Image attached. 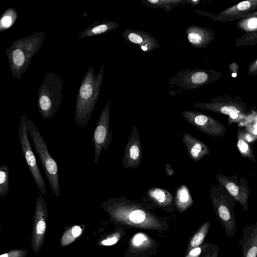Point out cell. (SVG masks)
Returning <instances> with one entry per match:
<instances>
[{
    "label": "cell",
    "instance_id": "obj_17",
    "mask_svg": "<svg viewBox=\"0 0 257 257\" xmlns=\"http://www.w3.org/2000/svg\"><path fill=\"white\" fill-rule=\"evenodd\" d=\"M214 31L210 28L192 25L186 29L189 43L196 48H206L214 38Z\"/></svg>",
    "mask_w": 257,
    "mask_h": 257
},
{
    "label": "cell",
    "instance_id": "obj_28",
    "mask_svg": "<svg viewBox=\"0 0 257 257\" xmlns=\"http://www.w3.org/2000/svg\"><path fill=\"white\" fill-rule=\"evenodd\" d=\"M236 26L246 33L257 31V17L240 19L238 21Z\"/></svg>",
    "mask_w": 257,
    "mask_h": 257
},
{
    "label": "cell",
    "instance_id": "obj_7",
    "mask_svg": "<svg viewBox=\"0 0 257 257\" xmlns=\"http://www.w3.org/2000/svg\"><path fill=\"white\" fill-rule=\"evenodd\" d=\"M25 116L22 114L20 117L18 132L19 140L29 171L39 191L42 195L45 196L46 194L45 181L39 168L36 158L28 138V132L25 121Z\"/></svg>",
    "mask_w": 257,
    "mask_h": 257
},
{
    "label": "cell",
    "instance_id": "obj_6",
    "mask_svg": "<svg viewBox=\"0 0 257 257\" xmlns=\"http://www.w3.org/2000/svg\"><path fill=\"white\" fill-rule=\"evenodd\" d=\"M63 80L59 75L49 72L44 77L38 94L39 112L44 119L51 118L62 100Z\"/></svg>",
    "mask_w": 257,
    "mask_h": 257
},
{
    "label": "cell",
    "instance_id": "obj_19",
    "mask_svg": "<svg viewBox=\"0 0 257 257\" xmlns=\"http://www.w3.org/2000/svg\"><path fill=\"white\" fill-rule=\"evenodd\" d=\"M142 149L139 136L133 135L126 146L123 165L125 168H135L140 163L142 157Z\"/></svg>",
    "mask_w": 257,
    "mask_h": 257
},
{
    "label": "cell",
    "instance_id": "obj_14",
    "mask_svg": "<svg viewBox=\"0 0 257 257\" xmlns=\"http://www.w3.org/2000/svg\"><path fill=\"white\" fill-rule=\"evenodd\" d=\"M256 11L257 0H248L233 5L217 15L196 9L195 12L201 16L208 17L213 21L226 22L235 21L241 15L250 14Z\"/></svg>",
    "mask_w": 257,
    "mask_h": 257
},
{
    "label": "cell",
    "instance_id": "obj_37",
    "mask_svg": "<svg viewBox=\"0 0 257 257\" xmlns=\"http://www.w3.org/2000/svg\"><path fill=\"white\" fill-rule=\"evenodd\" d=\"M257 17V11L255 12H252L251 13H250V14L241 15V16L238 17L237 18L236 20H239L240 19H245V18H249V17Z\"/></svg>",
    "mask_w": 257,
    "mask_h": 257
},
{
    "label": "cell",
    "instance_id": "obj_24",
    "mask_svg": "<svg viewBox=\"0 0 257 257\" xmlns=\"http://www.w3.org/2000/svg\"><path fill=\"white\" fill-rule=\"evenodd\" d=\"M110 232L105 233L98 240L99 246H111L116 244L126 235L125 227L118 226Z\"/></svg>",
    "mask_w": 257,
    "mask_h": 257
},
{
    "label": "cell",
    "instance_id": "obj_22",
    "mask_svg": "<svg viewBox=\"0 0 257 257\" xmlns=\"http://www.w3.org/2000/svg\"><path fill=\"white\" fill-rule=\"evenodd\" d=\"M210 221L207 220L196 230L193 233L187 244L186 253L194 248L202 245L208 233L210 227Z\"/></svg>",
    "mask_w": 257,
    "mask_h": 257
},
{
    "label": "cell",
    "instance_id": "obj_21",
    "mask_svg": "<svg viewBox=\"0 0 257 257\" xmlns=\"http://www.w3.org/2000/svg\"><path fill=\"white\" fill-rule=\"evenodd\" d=\"M183 140L188 154L194 161H197L209 154L208 148L205 144L189 134H184Z\"/></svg>",
    "mask_w": 257,
    "mask_h": 257
},
{
    "label": "cell",
    "instance_id": "obj_18",
    "mask_svg": "<svg viewBox=\"0 0 257 257\" xmlns=\"http://www.w3.org/2000/svg\"><path fill=\"white\" fill-rule=\"evenodd\" d=\"M242 233L238 244L241 247L242 257H257V222L244 227Z\"/></svg>",
    "mask_w": 257,
    "mask_h": 257
},
{
    "label": "cell",
    "instance_id": "obj_23",
    "mask_svg": "<svg viewBox=\"0 0 257 257\" xmlns=\"http://www.w3.org/2000/svg\"><path fill=\"white\" fill-rule=\"evenodd\" d=\"M142 3L148 8L163 9L170 13L173 8L188 4V0H142Z\"/></svg>",
    "mask_w": 257,
    "mask_h": 257
},
{
    "label": "cell",
    "instance_id": "obj_31",
    "mask_svg": "<svg viewBox=\"0 0 257 257\" xmlns=\"http://www.w3.org/2000/svg\"><path fill=\"white\" fill-rule=\"evenodd\" d=\"M213 243L205 242L202 245L194 248L189 251L184 257H200L202 254L208 250Z\"/></svg>",
    "mask_w": 257,
    "mask_h": 257
},
{
    "label": "cell",
    "instance_id": "obj_34",
    "mask_svg": "<svg viewBox=\"0 0 257 257\" xmlns=\"http://www.w3.org/2000/svg\"><path fill=\"white\" fill-rule=\"evenodd\" d=\"M28 254V251L26 249H12L1 254L0 257H26Z\"/></svg>",
    "mask_w": 257,
    "mask_h": 257
},
{
    "label": "cell",
    "instance_id": "obj_35",
    "mask_svg": "<svg viewBox=\"0 0 257 257\" xmlns=\"http://www.w3.org/2000/svg\"><path fill=\"white\" fill-rule=\"evenodd\" d=\"M219 249L217 245L213 246L206 252L202 254L200 257H218Z\"/></svg>",
    "mask_w": 257,
    "mask_h": 257
},
{
    "label": "cell",
    "instance_id": "obj_16",
    "mask_svg": "<svg viewBox=\"0 0 257 257\" xmlns=\"http://www.w3.org/2000/svg\"><path fill=\"white\" fill-rule=\"evenodd\" d=\"M216 177L218 182L226 188L233 198L241 205L244 211H246L248 209L247 201L249 194L247 186L223 175H217Z\"/></svg>",
    "mask_w": 257,
    "mask_h": 257
},
{
    "label": "cell",
    "instance_id": "obj_3",
    "mask_svg": "<svg viewBox=\"0 0 257 257\" xmlns=\"http://www.w3.org/2000/svg\"><path fill=\"white\" fill-rule=\"evenodd\" d=\"M45 38L42 31L13 41L6 50L12 77L21 80L34 56L39 51Z\"/></svg>",
    "mask_w": 257,
    "mask_h": 257
},
{
    "label": "cell",
    "instance_id": "obj_1",
    "mask_svg": "<svg viewBox=\"0 0 257 257\" xmlns=\"http://www.w3.org/2000/svg\"><path fill=\"white\" fill-rule=\"evenodd\" d=\"M100 207L109 215L110 222L116 226L159 232L166 231L169 227L165 220L136 205L108 200Z\"/></svg>",
    "mask_w": 257,
    "mask_h": 257
},
{
    "label": "cell",
    "instance_id": "obj_38",
    "mask_svg": "<svg viewBox=\"0 0 257 257\" xmlns=\"http://www.w3.org/2000/svg\"><path fill=\"white\" fill-rule=\"evenodd\" d=\"M200 3V0H188V4L191 5L193 7L199 5Z\"/></svg>",
    "mask_w": 257,
    "mask_h": 257
},
{
    "label": "cell",
    "instance_id": "obj_30",
    "mask_svg": "<svg viewBox=\"0 0 257 257\" xmlns=\"http://www.w3.org/2000/svg\"><path fill=\"white\" fill-rule=\"evenodd\" d=\"M151 196L162 206H168L172 202L170 196H168L164 190L160 189H155L152 191Z\"/></svg>",
    "mask_w": 257,
    "mask_h": 257
},
{
    "label": "cell",
    "instance_id": "obj_26",
    "mask_svg": "<svg viewBox=\"0 0 257 257\" xmlns=\"http://www.w3.org/2000/svg\"><path fill=\"white\" fill-rule=\"evenodd\" d=\"M17 18V11L14 8L6 10L3 14L0 20V31L10 28L16 22Z\"/></svg>",
    "mask_w": 257,
    "mask_h": 257
},
{
    "label": "cell",
    "instance_id": "obj_4",
    "mask_svg": "<svg viewBox=\"0 0 257 257\" xmlns=\"http://www.w3.org/2000/svg\"><path fill=\"white\" fill-rule=\"evenodd\" d=\"M28 134L32 141L35 150L41 161L52 193L57 197L60 196V185L57 162L50 154L47 146L37 126L32 120L25 117Z\"/></svg>",
    "mask_w": 257,
    "mask_h": 257
},
{
    "label": "cell",
    "instance_id": "obj_29",
    "mask_svg": "<svg viewBox=\"0 0 257 257\" xmlns=\"http://www.w3.org/2000/svg\"><path fill=\"white\" fill-rule=\"evenodd\" d=\"M191 205V200L187 190L182 188L178 193L177 199V206L178 210L183 212Z\"/></svg>",
    "mask_w": 257,
    "mask_h": 257
},
{
    "label": "cell",
    "instance_id": "obj_33",
    "mask_svg": "<svg viewBox=\"0 0 257 257\" xmlns=\"http://www.w3.org/2000/svg\"><path fill=\"white\" fill-rule=\"evenodd\" d=\"M236 42V46L252 45L253 41L257 42V31L246 33L239 38Z\"/></svg>",
    "mask_w": 257,
    "mask_h": 257
},
{
    "label": "cell",
    "instance_id": "obj_2",
    "mask_svg": "<svg viewBox=\"0 0 257 257\" xmlns=\"http://www.w3.org/2000/svg\"><path fill=\"white\" fill-rule=\"evenodd\" d=\"M104 69L103 64L95 75L93 67H90L80 84L75 110V121L79 126H85L91 116L100 93Z\"/></svg>",
    "mask_w": 257,
    "mask_h": 257
},
{
    "label": "cell",
    "instance_id": "obj_5",
    "mask_svg": "<svg viewBox=\"0 0 257 257\" xmlns=\"http://www.w3.org/2000/svg\"><path fill=\"white\" fill-rule=\"evenodd\" d=\"M223 75L222 73L212 69L181 68L169 79L168 85L171 89L169 93L174 97L184 90L207 85Z\"/></svg>",
    "mask_w": 257,
    "mask_h": 257
},
{
    "label": "cell",
    "instance_id": "obj_11",
    "mask_svg": "<svg viewBox=\"0 0 257 257\" xmlns=\"http://www.w3.org/2000/svg\"><path fill=\"white\" fill-rule=\"evenodd\" d=\"M211 200L215 215L227 236H234L236 230V222L233 204L222 194L213 196Z\"/></svg>",
    "mask_w": 257,
    "mask_h": 257
},
{
    "label": "cell",
    "instance_id": "obj_36",
    "mask_svg": "<svg viewBox=\"0 0 257 257\" xmlns=\"http://www.w3.org/2000/svg\"><path fill=\"white\" fill-rule=\"evenodd\" d=\"M247 72L249 75H257V59L253 61L250 64L248 68Z\"/></svg>",
    "mask_w": 257,
    "mask_h": 257
},
{
    "label": "cell",
    "instance_id": "obj_8",
    "mask_svg": "<svg viewBox=\"0 0 257 257\" xmlns=\"http://www.w3.org/2000/svg\"><path fill=\"white\" fill-rule=\"evenodd\" d=\"M210 102L195 103V107L227 115L233 119L241 118L247 111L246 104L229 95L218 96L210 99Z\"/></svg>",
    "mask_w": 257,
    "mask_h": 257
},
{
    "label": "cell",
    "instance_id": "obj_20",
    "mask_svg": "<svg viewBox=\"0 0 257 257\" xmlns=\"http://www.w3.org/2000/svg\"><path fill=\"white\" fill-rule=\"evenodd\" d=\"M119 26V23L115 21H98L83 30L78 36V38H84L104 34L116 29Z\"/></svg>",
    "mask_w": 257,
    "mask_h": 257
},
{
    "label": "cell",
    "instance_id": "obj_25",
    "mask_svg": "<svg viewBox=\"0 0 257 257\" xmlns=\"http://www.w3.org/2000/svg\"><path fill=\"white\" fill-rule=\"evenodd\" d=\"M82 233L80 226L75 225L67 228L63 233L60 239V246L64 247L74 242Z\"/></svg>",
    "mask_w": 257,
    "mask_h": 257
},
{
    "label": "cell",
    "instance_id": "obj_32",
    "mask_svg": "<svg viewBox=\"0 0 257 257\" xmlns=\"http://www.w3.org/2000/svg\"><path fill=\"white\" fill-rule=\"evenodd\" d=\"M237 146L242 155L248 157L251 159L254 158L249 146L242 138L240 135H238Z\"/></svg>",
    "mask_w": 257,
    "mask_h": 257
},
{
    "label": "cell",
    "instance_id": "obj_12",
    "mask_svg": "<svg viewBox=\"0 0 257 257\" xmlns=\"http://www.w3.org/2000/svg\"><path fill=\"white\" fill-rule=\"evenodd\" d=\"M158 244L151 236L144 232L134 234L128 241L124 257H151L158 251Z\"/></svg>",
    "mask_w": 257,
    "mask_h": 257
},
{
    "label": "cell",
    "instance_id": "obj_13",
    "mask_svg": "<svg viewBox=\"0 0 257 257\" xmlns=\"http://www.w3.org/2000/svg\"><path fill=\"white\" fill-rule=\"evenodd\" d=\"M183 117L201 132L213 137L223 136L226 128L223 123L214 118L199 112L186 110Z\"/></svg>",
    "mask_w": 257,
    "mask_h": 257
},
{
    "label": "cell",
    "instance_id": "obj_27",
    "mask_svg": "<svg viewBox=\"0 0 257 257\" xmlns=\"http://www.w3.org/2000/svg\"><path fill=\"white\" fill-rule=\"evenodd\" d=\"M9 169L7 165H2L0 167V195L6 196L9 189Z\"/></svg>",
    "mask_w": 257,
    "mask_h": 257
},
{
    "label": "cell",
    "instance_id": "obj_9",
    "mask_svg": "<svg viewBox=\"0 0 257 257\" xmlns=\"http://www.w3.org/2000/svg\"><path fill=\"white\" fill-rule=\"evenodd\" d=\"M33 217L31 236V248L36 254L41 250L44 243L47 224L48 211L46 201L40 191L38 192Z\"/></svg>",
    "mask_w": 257,
    "mask_h": 257
},
{
    "label": "cell",
    "instance_id": "obj_10",
    "mask_svg": "<svg viewBox=\"0 0 257 257\" xmlns=\"http://www.w3.org/2000/svg\"><path fill=\"white\" fill-rule=\"evenodd\" d=\"M111 99L103 108L95 128L92 141L94 147V163L98 162L101 151H105L111 140L112 134L109 131L110 106Z\"/></svg>",
    "mask_w": 257,
    "mask_h": 257
},
{
    "label": "cell",
    "instance_id": "obj_15",
    "mask_svg": "<svg viewBox=\"0 0 257 257\" xmlns=\"http://www.w3.org/2000/svg\"><path fill=\"white\" fill-rule=\"evenodd\" d=\"M122 36L126 42L138 45L145 52L160 47L157 40L147 32L126 28L122 32Z\"/></svg>",
    "mask_w": 257,
    "mask_h": 257
}]
</instances>
